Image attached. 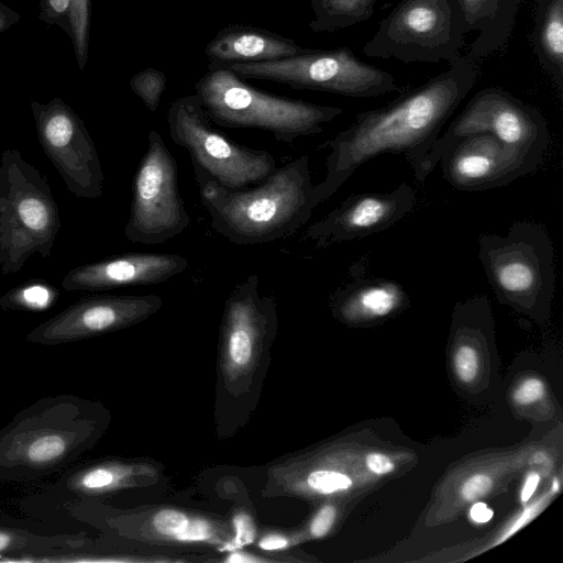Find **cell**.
I'll return each mask as SVG.
<instances>
[{"mask_svg":"<svg viewBox=\"0 0 563 563\" xmlns=\"http://www.w3.org/2000/svg\"><path fill=\"white\" fill-rule=\"evenodd\" d=\"M302 543L298 529L294 530H265L258 533L255 545L267 553H282Z\"/></svg>","mask_w":563,"mask_h":563,"instance_id":"cell-31","label":"cell"},{"mask_svg":"<svg viewBox=\"0 0 563 563\" xmlns=\"http://www.w3.org/2000/svg\"><path fill=\"white\" fill-rule=\"evenodd\" d=\"M521 0H459L466 33L477 32L471 53L489 56L503 48L514 29Z\"/></svg>","mask_w":563,"mask_h":563,"instance_id":"cell-22","label":"cell"},{"mask_svg":"<svg viewBox=\"0 0 563 563\" xmlns=\"http://www.w3.org/2000/svg\"><path fill=\"white\" fill-rule=\"evenodd\" d=\"M532 46L541 68L563 96V0H538Z\"/></svg>","mask_w":563,"mask_h":563,"instance_id":"cell-23","label":"cell"},{"mask_svg":"<svg viewBox=\"0 0 563 563\" xmlns=\"http://www.w3.org/2000/svg\"><path fill=\"white\" fill-rule=\"evenodd\" d=\"M229 521L232 529V538L224 553L243 549L255 543L258 536V529L255 519L249 509L243 507L234 509Z\"/></svg>","mask_w":563,"mask_h":563,"instance_id":"cell-29","label":"cell"},{"mask_svg":"<svg viewBox=\"0 0 563 563\" xmlns=\"http://www.w3.org/2000/svg\"><path fill=\"white\" fill-rule=\"evenodd\" d=\"M377 0H310L314 33H333L369 20Z\"/></svg>","mask_w":563,"mask_h":563,"instance_id":"cell-25","label":"cell"},{"mask_svg":"<svg viewBox=\"0 0 563 563\" xmlns=\"http://www.w3.org/2000/svg\"><path fill=\"white\" fill-rule=\"evenodd\" d=\"M367 468L378 475L388 474L394 471L393 461L383 453L373 452L366 456Z\"/></svg>","mask_w":563,"mask_h":563,"instance_id":"cell-37","label":"cell"},{"mask_svg":"<svg viewBox=\"0 0 563 563\" xmlns=\"http://www.w3.org/2000/svg\"><path fill=\"white\" fill-rule=\"evenodd\" d=\"M476 78L474 64L459 56L444 71L389 103L358 112L346 129L327 142L325 176L312 187L314 207L336 192L361 165L384 153L402 155L422 185L430 147Z\"/></svg>","mask_w":563,"mask_h":563,"instance_id":"cell-1","label":"cell"},{"mask_svg":"<svg viewBox=\"0 0 563 563\" xmlns=\"http://www.w3.org/2000/svg\"><path fill=\"white\" fill-rule=\"evenodd\" d=\"M408 303V295L399 283L376 277L356 280L339 289L332 309L339 319L361 323L388 318Z\"/></svg>","mask_w":563,"mask_h":563,"instance_id":"cell-21","label":"cell"},{"mask_svg":"<svg viewBox=\"0 0 563 563\" xmlns=\"http://www.w3.org/2000/svg\"><path fill=\"white\" fill-rule=\"evenodd\" d=\"M552 489L554 493L559 490V482L556 478L553 479Z\"/></svg>","mask_w":563,"mask_h":563,"instance_id":"cell-42","label":"cell"},{"mask_svg":"<svg viewBox=\"0 0 563 563\" xmlns=\"http://www.w3.org/2000/svg\"><path fill=\"white\" fill-rule=\"evenodd\" d=\"M545 385L536 377L522 380L514 390L512 399L518 405H530L544 397Z\"/></svg>","mask_w":563,"mask_h":563,"instance_id":"cell-35","label":"cell"},{"mask_svg":"<svg viewBox=\"0 0 563 563\" xmlns=\"http://www.w3.org/2000/svg\"><path fill=\"white\" fill-rule=\"evenodd\" d=\"M110 421L101 402L77 395L35 400L0 429V482H34L68 468L99 442Z\"/></svg>","mask_w":563,"mask_h":563,"instance_id":"cell-2","label":"cell"},{"mask_svg":"<svg viewBox=\"0 0 563 563\" xmlns=\"http://www.w3.org/2000/svg\"><path fill=\"white\" fill-rule=\"evenodd\" d=\"M62 228L51 185L20 151L0 157V272H20L33 254L47 258Z\"/></svg>","mask_w":563,"mask_h":563,"instance_id":"cell-5","label":"cell"},{"mask_svg":"<svg viewBox=\"0 0 563 563\" xmlns=\"http://www.w3.org/2000/svg\"><path fill=\"white\" fill-rule=\"evenodd\" d=\"M87 537L78 534H37L16 525H0V558L18 556V560L33 561L53 550L76 543Z\"/></svg>","mask_w":563,"mask_h":563,"instance_id":"cell-24","label":"cell"},{"mask_svg":"<svg viewBox=\"0 0 563 563\" xmlns=\"http://www.w3.org/2000/svg\"><path fill=\"white\" fill-rule=\"evenodd\" d=\"M200 200L212 229L238 245L273 242L295 234L316 209L308 155L276 167L263 181L230 189L194 166Z\"/></svg>","mask_w":563,"mask_h":563,"instance_id":"cell-3","label":"cell"},{"mask_svg":"<svg viewBox=\"0 0 563 563\" xmlns=\"http://www.w3.org/2000/svg\"><path fill=\"white\" fill-rule=\"evenodd\" d=\"M31 110L37 140L67 190L77 198H99L104 176L84 120L59 97L32 100Z\"/></svg>","mask_w":563,"mask_h":563,"instance_id":"cell-14","label":"cell"},{"mask_svg":"<svg viewBox=\"0 0 563 563\" xmlns=\"http://www.w3.org/2000/svg\"><path fill=\"white\" fill-rule=\"evenodd\" d=\"M20 14L0 0V33L9 30L20 21Z\"/></svg>","mask_w":563,"mask_h":563,"instance_id":"cell-38","label":"cell"},{"mask_svg":"<svg viewBox=\"0 0 563 563\" xmlns=\"http://www.w3.org/2000/svg\"><path fill=\"white\" fill-rule=\"evenodd\" d=\"M225 555L218 561L223 563H289L298 561L290 554L285 552L282 553H269L260 554L243 549L233 550L224 553Z\"/></svg>","mask_w":563,"mask_h":563,"instance_id":"cell-34","label":"cell"},{"mask_svg":"<svg viewBox=\"0 0 563 563\" xmlns=\"http://www.w3.org/2000/svg\"><path fill=\"white\" fill-rule=\"evenodd\" d=\"M162 476L159 464L136 459L108 457L86 461L66 471L45 493L65 505L100 500L121 492L154 485Z\"/></svg>","mask_w":563,"mask_h":563,"instance_id":"cell-18","label":"cell"},{"mask_svg":"<svg viewBox=\"0 0 563 563\" xmlns=\"http://www.w3.org/2000/svg\"><path fill=\"white\" fill-rule=\"evenodd\" d=\"M413 188L401 183L390 191L349 196L322 219L309 225L305 239L317 249L379 233L412 211Z\"/></svg>","mask_w":563,"mask_h":563,"instance_id":"cell-17","label":"cell"},{"mask_svg":"<svg viewBox=\"0 0 563 563\" xmlns=\"http://www.w3.org/2000/svg\"><path fill=\"white\" fill-rule=\"evenodd\" d=\"M186 257L170 253H126L71 268L63 278L68 291H100L164 283L188 268Z\"/></svg>","mask_w":563,"mask_h":563,"instance_id":"cell-19","label":"cell"},{"mask_svg":"<svg viewBox=\"0 0 563 563\" xmlns=\"http://www.w3.org/2000/svg\"><path fill=\"white\" fill-rule=\"evenodd\" d=\"M487 133L527 155L543 159L549 146L548 123L540 110L498 88L478 90L430 147L424 173L433 172L443 153L457 140Z\"/></svg>","mask_w":563,"mask_h":563,"instance_id":"cell-12","label":"cell"},{"mask_svg":"<svg viewBox=\"0 0 563 563\" xmlns=\"http://www.w3.org/2000/svg\"><path fill=\"white\" fill-rule=\"evenodd\" d=\"M71 518L133 543L184 550L210 548L220 554L232 538L230 521L220 516L175 506L120 509L100 500L65 505Z\"/></svg>","mask_w":563,"mask_h":563,"instance_id":"cell-7","label":"cell"},{"mask_svg":"<svg viewBox=\"0 0 563 563\" xmlns=\"http://www.w3.org/2000/svg\"><path fill=\"white\" fill-rule=\"evenodd\" d=\"M195 95L216 124L263 130L288 144L321 133L343 113L339 107L265 92L229 69L208 70L195 84Z\"/></svg>","mask_w":563,"mask_h":563,"instance_id":"cell-4","label":"cell"},{"mask_svg":"<svg viewBox=\"0 0 563 563\" xmlns=\"http://www.w3.org/2000/svg\"><path fill=\"white\" fill-rule=\"evenodd\" d=\"M478 257L501 303L542 316L555 290L554 249L545 228L519 221L506 235L482 233Z\"/></svg>","mask_w":563,"mask_h":563,"instance_id":"cell-6","label":"cell"},{"mask_svg":"<svg viewBox=\"0 0 563 563\" xmlns=\"http://www.w3.org/2000/svg\"><path fill=\"white\" fill-rule=\"evenodd\" d=\"M277 329L275 298L260 292L257 275L247 276L224 301L218 358L219 389L224 396L251 393L268 362Z\"/></svg>","mask_w":563,"mask_h":563,"instance_id":"cell-8","label":"cell"},{"mask_svg":"<svg viewBox=\"0 0 563 563\" xmlns=\"http://www.w3.org/2000/svg\"><path fill=\"white\" fill-rule=\"evenodd\" d=\"M338 518V508L331 503H323L311 516L308 522L299 528L302 542L325 537L333 528Z\"/></svg>","mask_w":563,"mask_h":563,"instance_id":"cell-30","label":"cell"},{"mask_svg":"<svg viewBox=\"0 0 563 563\" xmlns=\"http://www.w3.org/2000/svg\"><path fill=\"white\" fill-rule=\"evenodd\" d=\"M541 162L490 134L478 133L453 143L438 164L445 181L456 190L482 191L508 185L534 172Z\"/></svg>","mask_w":563,"mask_h":563,"instance_id":"cell-16","label":"cell"},{"mask_svg":"<svg viewBox=\"0 0 563 563\" xmlns=\"http://www.w3.org/2000/svg\"><path fill=\"white\" fill-rule=\"evenodd\" d=\"M0 525H18V521L15 519L0 516Z\"/></svg>","mask_w":563,"mask_h":563,"instance_id":"cell-41","label":"cell"},{"mask_svg":"<svg viewBox=\"0 0 563 563\" xmlns=\"http://www.w3.org/2000/svg\"><path fill=\"white\" fill-rule=\"evenodd\" d=\"M91 18V0H73L70 8L69 37L79 70H84L88 62L89 34Z\"/></svg>","mask_w":563,"mask_h":563,"instance_id":"cell-27","label":"cell"},{"mask_svg":"<svg viewBox=\"0 0 563 563\" xmlns=\"http://www.w3.org/2000/svg\"><path fill=\"white\" fill-rule=\"evenodd\" d=\"M454 369L457 377L464 382H472L478 372V353L470 343H461L454 352Z\"/></svg>","mask_w":563,"mask_h":563,"instance_id":"cell-33","label":"cell"},{"mask_svg":"<svg viewBox=\"0 0 563 563\" xmlns=\"http://www.w3.org/2000/svg\"><path fill=\"white\" fill-rule=\"evenodd\" d=\"M167 123L170 139L188 152L192 165L227 188L257 185L276 168L269 152L238 144L212 128L196 95L175 99Z\"/></svg>","mask_w":563,"mask_h":563,"instance_id":"cell-11","label":"cell"},{"mask_svg":"<svg viewBox=\"0 0 563 563\" xmlns=\"http://www.w3.org/2000/svg\"><path fill=\"white\" fill-rule=\"evenodd\" d=\"M59 292L54 285L32 279L18 285L0 297V308L18 311H42L54 306Z\"/></svg>","mask_w":563,"mask_h":563,"instance_id":"cell-26","label":"cell"},{"mask_svg":"<svg viewBox=\"0 0 563 563\" xmlns=\"http://www.w3.org/2000/svg\"><path fill=\"white\" fill-rule=\"evenodd\" d=\"M467 35L459 0H400L362 52L404 63L451 64Z\"/></svg>","mask_w":563,"mask_h":563,"instance_id":"cell-9","label":"cell"},{"mask_svg":"<svg viewBox=\"0 0 563 563\" xmlns=\"http://www.w3.org/2000/svg\"><path fill=\"white\" fill-rule=\"evenodd\" d=\"M306 51L294 40L255 25L234 23L222 27L206 45L208 69L258 63L297 55Z\"/></svg>","mask_w":563,"mask_h":563,"instance_id":"cell-20","label":"cell"},{"mask_svg":"<svg viewBox=\"0 0 563 563\" xmlns=\"http://www.w3.org/2000/svg\"><path fill=\"white\" fill-rule=\"evenodd\" d=\"M493 510L484 503H475L470 509V517L474 522L485 523L493 518Z\"/></svg>","mask_w":563,"mask_h":563,"instance_id":"cell-39","label":"cell"},{"mask_svg":"<svg viewBox=\"0 0 563 563\" xmlns=\"http://www.w3.org/2000/svg\"><path fill=\"white\" fill-rule=\"evenodd\" d=\"M243 79H261L305 89L352 98H372L397 90L394 76L358 59L347 47L334 49L306 48L297 55L230 65Z\"/></svg>","mask_w":563,"mask_h":563,"instance_id":"cell-10","label":"cell"},{"mask_svg":"<svg viewBox=\"0 0 563 563\" xmlns=\"http://www.w3.org/2000/svg\"><path fill=\"white\" fill-rule=\"evenodd\" d=\"M190 216L178 188L177 164L162 135L152 130L132 181L125 238L146 245L165 243L185 231Z\"/></svg>","mask_w":563,"mask_h":563,"instance_id":"cell-13","label":"cell"},{"mask_svg":"<svg viewBox=\"0 0 563 563\" xmlns=\"http://www.w3.org/2000/svg\"><path fill=\"white\" fill-rule=\"evenodd\" d=\"M492 479L485 474H476L470 477L461 487V495L467 501L477 500L488 493Z\"/></svg>","mask_w":563,"mask_h":563,"instance_id":"cell-36","label":"cell"},{"mask_svg":"<svg viewBox=\"0 0 563 563\" xmlns=\"http://www.w3.org/2000/svg\"><path fill=\"white\" fill-rule=\"evenodd\" d=\"M162 306L153 294L88 296L34 327L25 340L51 346L74 343L141 323Z\"/></svg>","mask_w":563,"mask_h":563,"instance_id":"cell-15","label":"cell"},{"mask_svg":"<svg viewBox=\"0 0 563 563\" xmlns=\"http://www.w3.org/2000/svg\"><path fill=\"white\" fill-rule=\"evenodd\" d=\"M540 482V475L537 472H530L522 485L520 499L522 503H527L533 493L536 492Z\"/></svg>","mask_w":563,"mask_h":563,"instance_id":"cell-40","label":"cell"},{"mask_svg":"<svg viewBox=\"0 0 563 563\" xmlns=\"http://www.w3.org/2000/svg\"><path fill=\"white\" fill-rule=\"evenodd\" d=\"M166 84L165 73L152 67L136 73L129 82L131 90L151 112L157 110Z\"/></svg>","mask_w":563,"mask_h":563,"instance_id":"cell-28","label":"cell"},{"mask_svg":"<svg viewBox=\"0 0 563 563\" xmlns=\"http://www.w3.org/2000/svg\"><path fill=\"white\" fill-rule=\"evenodd\" d=\"M73 0H40L38 19L47 25H56L62 29L68 37L70 30V8Z\"/></svg>","mask_w":563,"mask_h":563,"instance_id":"cell-32","label":"cell"}]
</instances>
